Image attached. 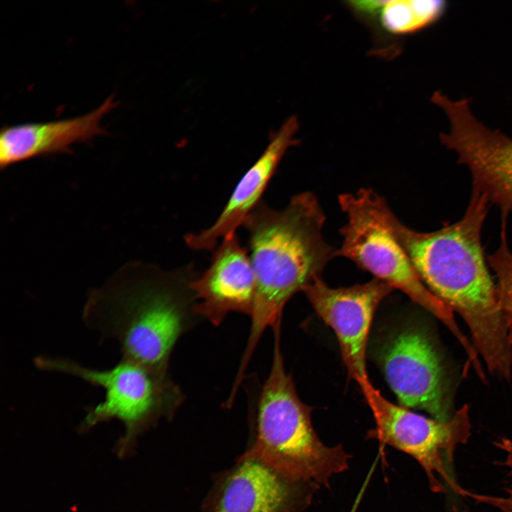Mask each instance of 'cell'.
<instances>
[{
    "label": "cell",
    "mask_w": 512,
    "mask_h": 512,
    "mask_svg": "<svg viewBox=\"0 0 512 512\" xmlns=\"http://www.w3.org/2000/svg\"><path fill=\"white\" fill-rule=\"evenodd\" d=\"M489 203L484 195L472 189L469 206L459 221L423 233L403 225L383 197L378 196L376 201L380 217L422 282L462 316L490 372L510 380V332L481 241Z\"/></svg>",
    "instance_id": "6da1fadb"
},
{
    "label": "cell",
    "mask_w": 512,
    "mask_h": 512,
    "mask_svg": "<svg viewBox=\"0 0 512 512\" xmlns=\"http://www.w3.org/2000/svg\"><path fill=\"white\" fill-rule=\"evenodd\" d=\"M325 220L316 196L306 191L294 195L280 210L261 201L244 221L256 286L240 372H245L265 331L281 319L287 302L321 277L336 257L322 235Z\"/></svg>",
    "instance_id": "7a4b0ae2"
},
{
    "label": "cell",
    "mask_w": 512,
    "mask_h": 512,
    "mask_svg": "<svg viewBox=\"0 0 512 512\" xmlns=\"http://www.w3.org/2000/svg\"><path fill=\"white\" fill-rule=\"evenodd\" d=\"M191 273L137 264L123 267L90 292L84 324L102 339L117 341L122 358L166 371L194 300Z\"/></svg>",
    "instance_id": "3957f363"
},
{
    "label": "cell",
    "mask_w": 512,
    "mask_h": 512,
    "mask_svg": "<svg viewBox=\"0 0 512 512\" xmlns=\"http://www.w3.org/2000/svg\"><path fill=\"white\" fill-rule=\"evenodd\" d=\"M280 324L273 327L272 363L257 402L255 438L240 457L256 459L294 481L328 485L334 474L347 469L349 456L340 445L325 446L316 435L311 409L300 400L284 368Z\"/></svg>",
    "instance_id": "277c9868"
},
{
    "label": "cell",
    "mask_w": 512,
    "mask_h": 512,
    "mask_svg": "<svg viewBox=\"0 0 512 512\" xmlns=\"http://www.w3.org/2000/svg\"><path fill=\"white\" fill-rule=\"evenodd\" d=\"M34 364L41 370L72 375L103 389V400L87 407L79 432H87L112 420L120 421L124 432L117 450L121 456L130 452L139 436L161 418L171 416L182 398L166 371L124 358L107 369L47 355L36 357Z\"/></svg>",
    "instance_id": "5b68a950"
},
{
    "label": "cell",
    "mask_w": 512,
    "mask_h": 512,
    "mask_svg": "<svg viewBox=\"0 0 512 512\" xmlns=\"http://www.w3.org/2000/svg\"><path fill=\"white\" fill-rule=\"evenodd\" d=\"M378 193L361 188L338 197L346 223L341 228L343 237L336 256L352 260L358 267L402 291L440 320L451 331L466 353L474 346L459 328L454 311L436 297L422 282L406 252L380 217L376 205Z\"/></svg>",
    "instance_id": "8992f818"
},
{
    "label": "cell",
    "mask_w": 512,
    "mask_h": 512,
    "mask_svg": "<svg viewBox=\"0 0 512 512\" xmlns=\"http://www.w3.org/2000/svg\"><path fill=\"white\" fill-rule=\"evenodd\" d=\"M360 388L375 419V428L370 432V437L415 459L433 491H444L447 484L465 495L466 491L455 481L453 462L457 447L465 444L471 434L469 406L464 405L442 421L390 402L370 381Z\"/></svg>",
    "instance_id": "52a82bcc"
},
{
    "label": "cell",
    "mask_w": 512,
    "mask_h": 512,
    "mask_svg": "<svg viewBox=\"0 0 512 512\" xmlns=\"http://www.w3.org/2000/svg\"><path fill=\"white\" fill-rule=\"evenodd\" d=\"M380 361L401 406L425 410L442 421L454 415L442 359L422 327L407 324L390 334L382 346Z\"/></svg>",
    "instance_id": "ba28073f"
},
{
    "label": "cell",
    "mask_w": 512,
    "mask_h": 512,
    "mask_svg": "<svg viewBox=\"0 0 512 512\" xmlns=\"http://www.w3.org/2000/svg\"><path fill=\"white\" fill-rule=\"evenodd\" d=\"M432 101L450 122L449 132L440 134L442 143L457 152L459 164L467 166L473 190L497 205L506 218L512 213V139L477 121L468 99L452 101L437 91Z\"/></svg>",
    "instance_id": "9c48e42d"
},
{
    "label": "cell",
    "mask_w": 512,
    "mask_h": 512,
    "mask_svg": "<svg viewBox=\"0 0 512 512\" xmlns=\"http://www.w3.org/2000/svg\"><path fill=\"white\" fill-rule=\"evenodd\" d=\"M393 290L375 278L365 284L333 288L321 277L303 290L317 314L334 330L348 375L359 387L370 382L366 355L374 313Z\"/></svg>",
    "instance_id": "30bf717a"
},
{
    "label": "cell",
    "mask_w": 512,
    "mask_h": 512,
    "mask_svg": "<svg viewBox=\"0 0 512 512\" xmlns=\"http://www.w3.org/2000/svg\"><path fill=\"white\" fill-rule=\"evenodd\" d=\"M213 250L208 267L190 283L193 311L215 326L233 311L250 316L256 283L247 252L235 233L223 238Z\"/></svg>",
    "instance_id": "8fae6325"
},
{
    "label": "cell",
    "mask_w": 512,
    "mask_h": 512,
    "mask_svg": "<svg viewBox=\"0 0 512 512\" xmlns=\"http://www.w3.org/2000/svg\"><path fill=\"white\" fill-rule=\"evenodd\" d=\"M300 484L256 459L240 457L215 484L209 512H297Z\"/></svg>",
    "instance_id": "7c38bea8"
},
{
    "label": "cell",
    "mask_w": 512,
    "mask_h": 512,
    "mask_svg": "<svg viewBox=\"0 0 512 512\" xmlns=\"http://www.w3.org/2000/svg\"><path fill=\"white\" fill-rule=\"evenodd\" d=\"M296 116L287 119L270 137L264 151L235 186L215 221L198 233H188L186 244L193 250H213L219 241L235 233L236 229L262 201V196L283 156L299 143Z\"/></svg>",
    "instance_id": "4fadbf2b"
},
{
    "label": "cell",
    "mask_w": 512,
    "mask_h": 512,
    "mask_svg": "<svg viewBox=\"0 0 512 512\" xmlns=\"http://www.w3.org/2000/svg\"><path fill=\"white\" fill-rule=\"evenodd\" d=\"M116 105L110 95L99 107L80 116L3 127L0 133L1 168L38 156L68 153L73 144L105 134L101 120Z\"/></svg>",
    "instance_id": "5bb4252c"
},
{
    "label": "cell",
    "mask_w": 512,
    "mask_h": 512,
    "mask_svg": "<svg viewBox=\"0 0 512 512\" xmlns=\"http://www.w3.org/2000/svg\"><path fill=\"white\" fill-rule=\"evenodd\" d=\"M445 7V2L438 0L381 1L373 17H379L383 28L388 33L405 35L435 22Z\"/></svg>",
    "instance_id": "9a60e30c"
},
{
    "label": "cell",
    "mask_w": 512,
    "mask_h": 512,
    "mask_svg": "<svg viewBox=\"0 0 512 512\" xmlns=\"http://www.w3.org/2000/svg\"><path fill=\"white\" fill-rule=\"evenodd\" d=\"M489 265L497 278V292L501 309L510 334L512 332V250L506 236V219L502 218L501 240L498 249L486 256Z\"/></svg>",
    "instance_id": "2e32d148"
},
{
    "label": "cell",
    "mask_w": 512,
    "mask_h": 512,
    "mask_svg": "<svg viewBox=\"0 0 512 512\" xmlns=\"http://www.w3.org/2000/svg\"><path fill=\"white\" fill-rule=\"evenodd\" d=\"M486 503L498 508L503 512H512V488L511 489L508 496L498 497L488 496L486 498Z\"/></svg>",
    "instance_id": "e0dca14e"
},
{
    "label": "cell",
    "mask_w": 512,
    "mask_h": 512,
    "mask_svg": "<svg viewBox=\"0 0 512 512\" xmlns=\"http://www.w3.org/2000/svg\"><path fill=\"white\" fill-rule=\"evenodd\" d=\"M510 341H511V347H512V336L510 337Z\"/></svg>",
    "instance_id": "ac0fdd59"
}]
</instances>
